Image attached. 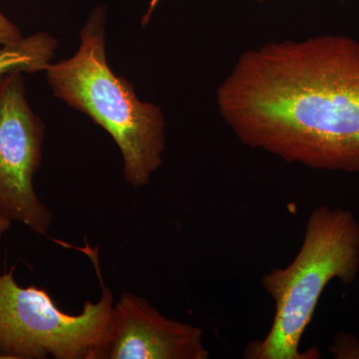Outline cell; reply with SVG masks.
I'll return each mask as SVG.
<instances>
[{"mask_svg":"<svg viewBox=\"0 0 359 359\" xmlns=\"http://www.w3.org/2000/svg\"><path fill=\"white\" fill-rule=\"evenodd\" d=\"M44 134L26 100L23 72L8 75L0 82V212L40 236L48 235L53 219L33 186Z\"/></svg>","mask_w":359,"mask_h":359,"instance_id":"5b68a950","label":"cell"},{"mask_svg":"<svg viewBox=\"0 0 359 359\" xmlns=\"http://www.w3.org/2000/svg\"><path fill=\"white\" fill-rule=\"evenodd\" d=\"M259 1H264V0H259Z\"/></svg>","mask_w":359,"mask_h":359,"instance_id":"8fae6325","label":"cell"},{"mask_svg":"<svg viewBox=\"0 0 359 359\" xmlns=\"http://www.w3.org/2000/svg\"><path fill=\"white\" fill-rule=\"evenodd\" d=\"M250 147L313 169L359 172V42L323 35L241 56L218 90Z\"/></svg>","mask_w":359,"mask_h":359,"instance_id":"6da1fadb","label":"cell"},{"mask_svg":"<svg viewBox=\"0 0 359 359\" xmlns=\"http://www.w3.org/2000/svg\"><path fill=\"white\" fill-rule=\"evenodd\" d=\"M359 273V222L353 212L321 205L311 212L304 243L289 266L273 269L262 280L275 301L273 325L263 339L245 347L248 359H313L318 353H302L299 342L313 320L321 294L339 278L353 283Z\"/></svg>","mask_w":359,"mask_h":359,"instance_id":"3957f363","label":"cell"},{"mask_svg":"<svg viewBox=\"0 0 359 359\" xmlns=\"http://www.w3.org/2000/svg\"><path fill=\"white\" fill-rule=\"evenodd\" d=\"M203 330L163 316L144 297L124 292L114 304L95 359H207Z\"/></svg>","mask_w":359,"mask_h":359,"instance_id":"8992f818","label":"cell"},{"mask_svg":"<svg viewBox=\"0 0 359 359\" xmlns=\"http://www.w3.org/2000/svg\"><path fill=\"white\" fill-rule=\"evenodd\" d=\"M11 221L7 217L4 216L1 212H0V242H1L2 236L4 233L11 229Z\"/></svg>","mask_w":359,"mask_h":359,"instance_id":"9c48e42d","label":"cell"},{"mask_svg":"<svg viewBox=\"0 0 359 359\" xmlns=\"http://www.w3.org/2000/svg\"><path fill=\"white\" fill-rule=\"evenodd\" d=\"M61 99L109 133L124 159V178L134 188L147 186L163 164L165 119L152 103L142 102L126 78L117 76L106 56V9L97 7L80 32L75 55L45 70Z\"/></svg>","mask_w":359,"mask_h":359,"instance_id":"7a4b0ae2","label":"cell"},{"mask_svg":"<svg viewBox=\"0 0 359 359\" xmlns=\"http://www.w3.org/2000/svg\"><path fill=\"white\" fill-rule=\"evenodd\" d=\"M100 283L98 302H85L78 314L58 308L46 290L22 287L15 268L0 273V355L6 359H95L109 325L114 294L101 273L98 250L80 248Z\"/></svg>","mask_w":359,"mask_h":359,"instance_id":"277c9868","label":"cell"},{"mask_svg":"<svg viewBox=\"0 0 359 359\" xmlns=\"http://www.w3.org/2000/svg\"><path fill=\"white\" fill-rule=\"evenodd\" d=\"M57 46V40L50 34L37 32L18 43L0 47V82L14 72L34 74L46 70Z\"/></svg>","mask_w":359,"mask_h":359,"instance_id":"52a82bcc","label":"cell"},{"mask_svg":"<svg viewBox=\"0 0 359 359\" xmlns=\"http://www.w3.org/2000/svg\"><path fill=\"white\" fill-rule=\"evenodd\" d=\"M25 39L20 28L13 25L0 11V45H13Z\"/></svg>","mask_w":359,"mask_h":359,"instance_id":"ba28073f","label":"cell"},{"mask_svg":"<svg viewBox=\"0 0 359 359\" xmlns=\"http://www.w3.org/2000/svg\"><path fill=\"white\" fill-rule=\"evenodd\" d=\"M0 359H6V358H4V356L0 355Z\"/></svg>","mask_w":359,"mask_h":359,"instance_id":"30bf717a","label":"cell"}]
</instances>
